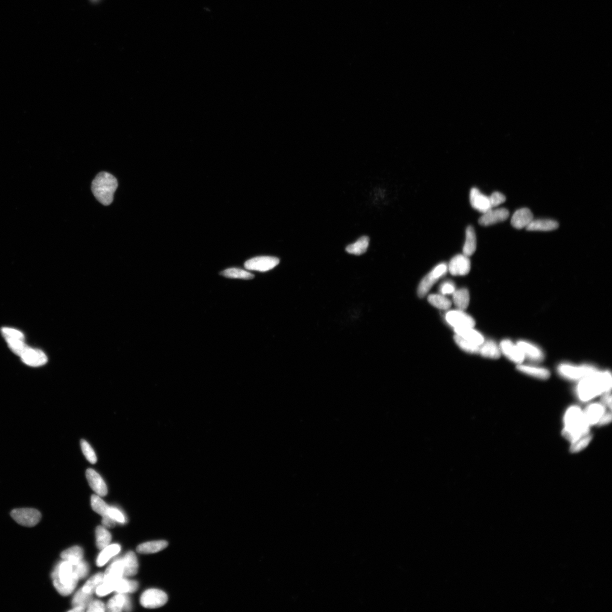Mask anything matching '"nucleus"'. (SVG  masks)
Here are the masks:
<instances>
[{
	"mask_svg": "<svg viewBox=\"0 0 612 612\" xmlns=\"http://www.w3.org/2000/svg\"><path fill=\"white\" fill-rule=\"evenodd\" d=\"M454 339L455 342H456L459 347L465 351V352L471 354L478 353L480 345H477L469 342V341L464 339L462 337L457 334L455 336Z\"/></svg>",
	"mask_w": 612,
	"mask_h": 612,
	"instance_id": "40",
	"label": "nucleus"
},
{
	"mask_svg": "<svg viewBox=\"0 0 612 612\" xmlns=\"http://www.w3.org/2000/svg\"><path fill=\"white\" fill-rule=\"evenodd\" d=\"M604 413L603 405L595 404L588 406L584 415L587 423L590 425L597 423Z\"/></svg>",
	"mask_w": 612,
	"mask_h": 612,
	"instance_id": "28",
	"label": "nucleus"
},
{
	"mask_svg": "<svg viewBox=\"0 0 612 612\" xmlns=\"http://www.w3.org/2000/svg\"><path fill=\"white\" fill-rule=\"evenodd\" d=\"M602 405L609 407V409H611V396L610 391H607L603 393V395L601 397Z\"/></svg>",
	"mask_w": 612,
	"mask_h": 612,
	"instance_id": "50",
	"label": "nucleus"
},
{
	"mask_svg": "<svg viewBox=\"0 0 612 612\" xmlns=\"http://www.w3.org/2000/svg\"><path fill=\"white\" fill-rule=\"evenodd\" d=\"M132 606L130 599L124 594H118L109 600L107 610L111 612H119L123 610L130 611Z\"/></svg>",
	"mask_w": 612,
	"mask_h": 612,
	"instance_id": "18",
	"label": "nucleus"
},
{
	"mask_svg": "<svg viewBox=\"0 0 612 612\" xmlns=\"http://www.w3.org/2000/svg\"><path fill=\"white\" fill-rule=\"evenodd\" d=\"M517 369L521 373L540 379H547L550 372L546 369L519 364Z\"/></svg>",
	"mask_w": 612,
	"mask_h": 612,
	"instance_id": "29",
	"label": "nucleus"
},
{
	"mask_svg": "<svg viewBox=\"0 0 612 612\" xmlns=\"http://www.w3.org/2000/svg\"><path fill=\"white\" fill-rule=\"evenodd\" d=\"M124 577V564L123 558L116 559L104 574L103 582H116Z\"/></svg>",
	"mask_w": 612,
	"mask_h": 612,
	"instance_id": "19",
	"label": "nucleus"
},
{
	"mask_svg": "<svg viewBox=\"0 0 612 612\" xmlns=\"http://www.w3.org/2000/svg\"><path fill=\"white\" fill-rule=\"evenodd\" d=\"M469 200L473 208L482 214L492 209L489 197L482 193L477 188L471 189Z\"/></svg>",
	"mask_w": 612,
	"mask_h": 612,
	"instance_id": "15",
	"label": "nucleus"
},
{
	"mask_svg": "<svg viewBox=\"0 0 612 612\" xmlns=\"http://www.w3.org/2000/svg\"><path fill=\"white\" fill-rule=\"evenodd\" d=\"M488 197H489L492 208L499 206L501 203L505 202L506 200L504 194L499 192H493Z\"/></svg>",
	"mask_w": 612,
	"mask_h": 612,
	"instance_id": "45",
	"label": "nucleus"
},
{
	"mask_svg": "<svg viewBox=\"0 0 612 612\" xmlns=\"http://www.w3.org/2000/svg\"><path fill=\"white\" fill-rule=\"evenodd\" d=\"M223 276L230 278H239L244 279H253L254 275L245 270L237 268H230L221 273Z\"/></svg>",
	"mask_w": 612,
	"mask_h": 612,
	"instance_id": "38",
	"label": "nucleus"
},
{
	"mask_svg": "<svg viewBox=\"0 0 612 612\" xmlns=\"http://www.w3.org/2000/svg\"><path fill=\"white\" fill-rule=\"evenodd\" d=\"M12 518L19 524L31 527L38 523L41 519L40 512L33 509H18L11 512Z\"/></svg>",
	"mask_w": 612,
	"mask_h": 612,
	"instance_id": "8",
	"label": "nucleus"
},
{
	"mask_svg": "<svg viewBox=\"0 0 612 612\" xmlns=\"http://www.w3.org/2000/svg\"><path fill=\"white\" fill-rule=\"evenodd\" d=\"M52 578L56 590L64 596L72 594L79 580L73 572V564L65 560L56 566Z\"/></svg>",
	"mask_w": 612,
	"mask_h": 612,
	"instance_id": "2",
	"label": "nucleus"
},
{
	"mask_svg": "<svg viewBox=\"0 0 612 612\" xmlns=\"http://www.w3.org/2000/svg\"><path fill=\"white\" fill-rule=\"evenodd\" d=\"M87 478L90 487L100 497L107 494V487L102 477L93 469H88L86 473Z\"/></svg>",
	"mask_w": 612,
	"mask_h": 612,
	"instance_id": "16",
	"label": "nucleus"
},
{
	"mask_svg": "<svg viewBox=\"0 0 612 612\" xmlns=\"http://www.w3.org/2000/svg\"><path fill=\"white\" fill-rule=\"evenodd\" d=\"M477 249V238L475 230L473 226H469L466 231V240L463 246V254L469 257L472 256Z\"/></svg>",
	"mask_w": 612,
	"mask_h": 612,
	"instance_id": "22",
	"label": "nucleus"
},
{
	"mask_svg": "<svg viewBox=\"0 0 612 612\" xmlns=\"http://www.w3.org/2000/svg\"><path fill=\"white\" fill-rule=\"evenodd\" d=\"M168 596L166 593L158 589L151 588L145 591L140 598L141 604L146 608H160L166 604Z\"/></svg>",
	"mask_w": 612,
	"mask_h": 612,
	"instance_id": "7",
	"label": "nucleus"
},
{
	"mask_svg": "<svg viewBox=\"0 0 612 612\" xmlns=\"http://www.w3.org/2000/svg\"><path fill=\"white\" fill-rule=\"evenodd\" d=\"M106 610L105 605L103 602L99 600L92 601L88 607L87 611H104Z\"/></svg>",
	"mask_w": 612,
	"mask_h": 612,
	"instance_id": "48",
	"label": "nucleus"
},
{
	"mask_svg": "<svg viewBox=\"0 0 612 612\" xmlns=\"http://www.w3.org/2000/svg\"><path fill=\"white\" fill-rule=\"evenodd\" d=\"M139 583L135 581H129L121 578L115 582V591L118 594L133 593L138 590Z\"/></svg>",
	"mask_w": 612,
	"mask_h": 612,
	"instance_id": "32",
	"label": "nucleus"
},
{
	"mask_svg": "<svg viewBox=\"0 0 612 612\" xmlns=\"http://www.w3.org/2000/svg\"><path fill=\"white\" fill-rule=\"evenodd\" d=\"M20 357L23 362L33 367L42 366L48 360L46 355L42 351L32 349L28 346L23 351Z\"/></svg>",
	"mask_w": 612,
	"mask_h": 612,
	"instance_id": "14",
	"label": "nucleus"
},
{
	"mask_svg": "<svg viewBox=\"0 0 612 612\" xmlns=\"http://www.w3.org/2000/svg\"><path fill=\"white\" fill-rule=\"evenodd\" d=\"M104 581V574L98 573L94 576L85 583L82 590L88 594H92L96 591L99 586H100Z\"/></svg>",
	"mask_w": 612,
	"mask_h": 612,
	"instance_id": "37",
	"label": "nucleus"
},
{
	"mask_svg": "<svg viewBox=\"0 0 612 612\" xmlns=\"http://www.w3.org/2000/svg\"><path fill=\"white\" fill-rule=\"evenodd\" d=\"M73 572L79 579L86 577L89 572L88 563L83 560L80 561L78 563L73 565Z\"/></svg>",
	"mask_w": 612,
	"mask_h": 612,
	"instance_id": "44",
	"label": "nucleus"
},
{
	"mask_svg": "<svg viewBox=\"0 0 612 612\" xmlns=\"http://www.w3.org/2000/svg\"><path fill=\"white\" fill-rule=\"evenodd\" d=\"M168 545V543L165 540L154 541L139 545L137 548V551L141 554L155 553L165 549Z\"/></svg>",
	"mask_w": 612,
	"mask_h": 612,
	"instance_id": "26",
	"label": "nucleus"
},
{
	"mask_svg": "<svg viewBox=\"0 0 612 612\" xmlns=\"http://www.w3.org/2000/svg\"><path fill=\"white\" fill-rule=\"evenodd\" d=\"M564 422L565 428L563 430L562 434L572 442L588 434L589 425L585 419L584 413L580 407H570L564 417Z\"/></svg>",
	"mask_w": 612,
	"mask_h": 612,
	"instance_id": "3",
	"label": "nucleus"
},
{
	"mask_svg": "<svg viewBox=\"0 0 612 612\" xmlns=\"http://www.w3.org/2000/svg\"><path fill=\"white\" fill-rule=\"evenodd\" d=\"M92 600V594L85 592L81 588L74 596L72 600V606L73 607H83V608L86 609Z\"/></svg>",
	"mask_w": 612,
	"mask_h": 612,
	"instance_id": "36",
	"label": "nucleus"
},
{
	"mask_svg": "<svg viewBox=\"0 0 612 612\" xmlns=\"http://www.w3.org/2000/svg\"><path fill=\"white\" fill-rule=\"evenodd\" d=\"M592 438V435L588 434L581 436V438L572 442L570 448V452L577 453L585 449L591 442Z\"/></svg>",
	"mask_w": 612,
	"mask_h": 612,
	"instance_id": "41",
	"label": "nucleus"
},
{
	"mask_svg": "<svg viewBox=\"0 0 612 612\" xmlns=\"http://www.w3.org/2000/svg\"><path fill=\"white\" fill-rule=\"evenodd\" d=\"M448 271L447 265L441 263L436 266L431 271L422 279L418 288V295L420 298H423L428 293L431 288L439 279L444 276Z\"/></svg>",
	"mask_w": 612,
	"mask_h": 612,
	"instance_id": "5",
	"label": "nucleus"
},
{
	"mask_svg": "<svg viewBox=\"0 0 612 612\" xmlns=\"http://www.w3.org/2000/svg\"><path fill=\"white\" fill-rule=\"evenodd\" d=\"M85 609H85V608H83V607H79V606H78V607H74V608H73V609H72V610H69V611H71V612H83V611H84L85 610Z\"/></svg>",
	"mask_w": 612,
	"mask_h": 612,
	"instance_id": "52",
	"label": "nucleus"
},
{
	"mask_svg": "<svg viewBox=\"0 0 612 612\" xmlns=\"http://www.w3.org/2000/svg\"><path fill=\"white\" fill-rule=\"evenodd\" d=\"M454 331L457 335L474 344L480 346L484 342L483 336L480 332L474 330L473 327L455 328Z\"/></svg>",
	"mask_w": 612,
	"mask_h": 612,
	"instance_id": "20",
	"label": "nucleus"
},
{
	"mask_svg": "<svg viewBox=\"0 0 612 612\" xmlns=\"http://www.w3.org/2000/svg\"><path fill=\"white\" fill-rule=\"evenodd\" d=\"M611 421V414L610 412H605L600 419L597 424L599 426H602L610 423Z\"/></svg>",
	"mask_w": 612,
	"mask_h": 612,
	"instance_id": "51",
	"label": "nucleus"
},
{
	"mask_svg": "<svg viewBox=\"0 0 612 612\" xmlns=\"http://www.w3.org/2000/svg\"><path fill=\"white\" fill-rule=\"evenodd\" d=\"M501 353L505 356L516 363L521 364L524 361L525 357L522 351L518 345L512 343L509 340H504L500 345Z\"/></svg>",
	"mask_w": 612,
	"mask_h": 612,
	"instance_id": "13",
	"label": "nucleus"
},
{
	"mask_svg": "<svg viewBox=\"0 0 612 612\" xmlns=\"http://www.w3.org/2000/svg\"><path fill=\"white\" fill-rule=\"evenodd\" d=\"M611 388V376L609 372L593 373L582 379L578 386V396L582 400L591 399Z\"/></svg>",
	"mask_w": 612,
	"mask_h": 612,
	"instance_id": "1",
	"label": "nucleus"
},
{
	"mask_svg": "<svg viewBox=\"0 0 612 612\" xmlns=\"http://www.w3.org/2000/svg\"><path fill=\"white\" fill-rule=\"evenodd\" d=\"M510 213L506 208L491 209L479 218L478 223L481 226H488L506 221Z\"/></svg>",
	"mask_w": 612,
	"mask_h": 612,
	"instance_id": "12",
	"label": "nucleus"
},
{
	"mask_svg": "<svg viewBox=\"0 0 612 612\" xmlns=\"http://www.w3.org/2000/svg\"><path fill=\"white\" fill-rule=\"evenodd\" d=\"M91 504L93 509L99 515L105 516L108 515L109 507L105 502L101 499L98 495H93L91 498Z\"/></svg>",
	"mask_w": 612,
	"mask_h": 612,
	"instance_id": "39",
	"label": "nucleus"
},
{
	"mask_svg": "<svg viewBox=\"0 0 612 612\" xmlns=\"http://www.w3.org/2000/svg\"><path fill=\"white\" fill-rule=\"evenodd\" d=\"M116 582H103L99 586L96 590V594L98 596H104L115 591Z\"/></svg>",
	"mask_w": 612,
	"mask_h": 612,
	"instance_id": "43",
	"label": "nucleus"
},
{
	"mask_svg": "<svg viewBox=\"0 0 612 612\" xmlns=\"http://www.w3.org/2000/svg\"><path fill=\"white\" fill-rule=\"evenodd\" d=\"M108 515L110 516L111 518L114 519L116 522L125 524L126 522V520L124 514L118 509L114 508V507H110L109 509Z\"/></svg>",
	"mask_w": 612,
	"mask_h": 612,
	"instance_id": "46",
	"label": "nucleus"
},
{
	"mask_svg": "<svg viewBox=\"0 0 612 612\" xmlns=\"http://www.w3.org/2000/svg\"><path fill=\"white\" fill-rule=\"evenodd\" d=\"M124 564V577L134 576L138 572L139 563L134 552H128L123 558Z\"/></svg>",
	"mask_w": 612,
	"mask_h": 612,
	"instance_id": "23",
	"label": "nucleus"
},
{
	"mask_svg": "<svg viewBox=\"0 0 612 612\" xmlns=\"http://www.w3.org/2000/svg\"><path fill=\"white\" fill-rule=\"evenodd\" d=\"M121 547L118 544L109 545L102 549L97 559V564L99 567H102L106 564L110 559L120 552Z\"/></svg>",
	"mask_w": 612,
	"mask_h": 612,
	"instance_id": "27",
	"label": "nucleus"
},
{
	"mask_svg": "<svg viewBox=\"0 0 612 612\" xmlns=\"http://www.w3.org/2000/svg\"><path fill=\"white\" fill-rule=\"evenodd\" d=\"M558 370L561 376L570 380L582 379L597 371L596 368L590 365L576 366L567 363L559 365Z\"/></svg>",
	"mask_w": 612,
	"mask_h": 612,
	"instance_id": "6",
	"label": "nucleus"
},
{
	"mask_svg": "<svg viewBox=\"0 0 612 612\" xmlns=\"http://www.w3.org/2000/svg\"><path fill=\"white\" fill-rule=\"evenodd\" d=\"M453 294V302L458 310L465 311L468 308L470 301L469 293L467 289H460L455 291Z\"/></svg>",
	"mask_w": 612,
	"mask_h": 612,
	"instance_id": "30",
	"label": "nucleus"
},
{
	"mask_svg": "<svg viewBox=\"0 0 612 612\" xmlns=\"http://www.w3.org/2000/svg\"><path fill=\"white\" fill-rule=\"evenodd\" d=\"M118 187L117 180L112 175L102 172L97 175L92 184V190L95 197L103 205H110Z\"/></svg>",
	"mask_w": 612,
	"mask_h": 612,
	"instance_id": "4",
	"label": "nucleus"
},
{
	"mask_svg": "<svg viewBox=\"0 0 612 612\" xmlns=\"http://www.w3.org/2000/svg\"><path fill=\"white\" fill-rule=\"evenodd\" d=\"M279 263V260L271 256H260L247 261L244 267L248 270L267 272L271 270Z\"/></svg>",
	"mask_w": 612,
	"mask_h": 612,
	"instance_id": "9",
	"label": "nucleus"
},
{
	"mask_svg": "<svg viewBox=\"0 0 612 612\" xmlns=\"http://www.w3.org/2000/svg\"><path fill=\"white\" fill-rule=\"evenodd\" d=\"M439 291L441 294L445 296L449 295V294H453L454 292L456 291V289H455L454 283L452 281H448L444 282L441 284L439 288Z\"/></svg>",
	"mask_w": 612,
	"mask_h": 612,
	"instance_id": "47",
	"label": "nucleus"
},
{
	"mask_svg": "<svg viewBox=\"0 0 612 612\" xmlns=\"http://www.w3.org/2000/svg\"><path fill=\"white\" fill-rule=\"evenodd\" d=\"M370 239L368 236H364L360 238L356 242L349 245L346 248V252L350 254L360 255L366 252L369 245Z\"/></svg>",
	"mask_w": 612,
	"mask_h": 612,
	"instance_id": "33",
	"label": "nucleus"
},
{
	"mask_svg": "<svg viewBox=\"0 0 612 612\" xmlns=\"http://www.w3.org/2000/svg\"><path fill=\"white\" fill-rule=\"evenodd\" d=\"M517 345L522 351L525 357L536 362L540 361L543 359L544 354L542 351L536 345L524 341H518Z\"/></svg>",
	"mask_w": 612,
	"mask_h": 612,
	"instance_id": "21",
	"label": "nucleus"
},
{
	"mask_svg": "<svg viewBox=\"0 0 612 612\" xmlns=\"http://www.w3.org/2000/svg\"><path fill=\"white\" fill-rule=\"evenodd\" d=\"M534 220L532 212L528 208H521L512 216L511 224L517 229L526 228Z\"/></svg>",
	"mask_w": 612,
	"mask_h": 612,
	"instance_id": "17",
	"label": "nucleus"
},
{
	"mask_svg": "<svg viewBox=\"0 0 612 612\" xmlns=\"http://www.w3.org/2000/svg\"><path fill=\"white\" fill-rule=\"evenodd\" d=\"M97 546L99 549H103L110 544L111 541V535L103 526H98L96 529Z\"/></svg>",
	"mask_w": 612,
	"mask_h": 612,
	"instance_id": "35",
	"label": "nucleus"
},
{
	"mask_svg": "<svg viewBox=\"0 0 612 612\" xmlns=\"http://www.w3.org/2000/svg\"><path fill=\"white\" fill-rule=\"evenodd\" d=\"M558 223L552 220H533L526 227L528 231H552L558 228Z\"/></svg>",
	"mask_w": 612,
	"mask_h": 612,
	"instance_id": "25",
	"label": "nucleus"
},
{
	"mask_svg": "<svg viewBox=\"0 0 612 612\" xmlns=\"http://www.w3.org/2000/svg\"><path fill=\"white\" fill-rule=\"evenodd\" d=\"M116 521L108 515L103 516L102 524L105 527L112 528L115 527Z\"/></svg>",
	"mask_w": 612,
	"mask_h": 612,
	"instance_id": "49",
	"label": "nucleus"
},
{
	"mask_svg": "<svg viewBox=\"0 0 612 612\" xmlns=\"http://www.w3.org/2000/svg\"><path fill=\"white\" fill-rule=\"evenodd\" d=\"M447 267L449 272L453 276H466L470 272L471 261L464 254L457 255L450 260Z\"/></svg>",
	"mask_w": 612,
	"mask_h": 612,
	"instance_id": "10",
	"label": "nucleus"
},
{
	"mask_svg": "<svg viewBox=\"0 0 612 612\" xmlns=\"http://www.w3.org/2000/svg\"><path fill=\"white\" fill-rule=\"evenodd\" d=\"M478 353H480L483 357L498 359L500 357L501 352L500 346H498L494 341H487L486 342L484 341L480 346Z\"/></svg>",
	"mask_w": 612,
	"mask_h": 612,
	"instance_id": "24",
	"label": "nucleus"
},
{
	"mask_svg": "<svg viewBox=\"0 0 612 612\" xmlns=\"http://www.w3.org/2000/svg\"><path fill=\"white\" fill-rule=\"evenodd\" d=\"M445 320L454 329L474 327L476 324L475 321L471 316L467 314L464 311L458 309L448 312L445 315Z\"/></svg>",
	"mask_w": 612,
	"mask_h": 612,
	"instance_id": "11",
	"label": "nucleus"
},
{
	"mask_svg": "<svg viewBox=\"0 0 612 612\" xmlns=\"http://www.w3.org/2000/svg\"><path fill=\"white\" fill-rule=\"evenodd\" d=\"M80 446H81L85 458L87 459L88 461L92 464L96 463L97 461L96 454L95 453L91 445L86 440L83 439L80 440Z\"/></svg>",
	"mask_w": 612,
	"mask_h": 612,
	"instance_id": "42",
	"label": "nucleus"
},
{
	"mask_svg": "<svg viewBox=\"0 0 612 612\" xmlns=\"http://www.w3.org/2000/svg\"><path fill=\"white\" fill-rule=\"evenodd\" d=\"M428 299L431 305L440 310H448L452 305V302L441 294H431Z\"/></svg>",
	"mask_w": 612,
	"mask_h": 612,
	"instance_id": "34",
	"label": "nucleus"
},
{
	"mask_svg": "<svg viewBox=\"0 0 612 612\" xmlns=\"http://www.w3.org/2000/svg\"><path fill=\"white\" fill-rule=\"evenodd\" d=\"M84 557L83 549L78 546L71 547L64 550L61 553V557L64 560L68 561L73 565H75L80 561L83 560Z\"/></svg>",
	"mask_w": 612,
	"mask_h": 612,
	"instance_id": "31",
	"label": "nucleus"
}]
</instances>
